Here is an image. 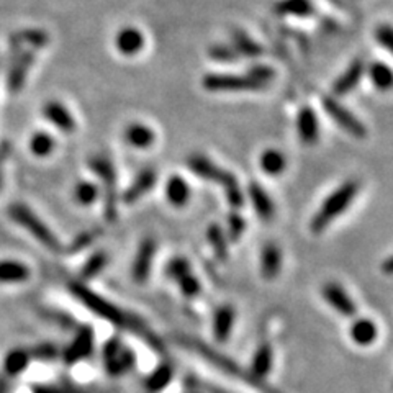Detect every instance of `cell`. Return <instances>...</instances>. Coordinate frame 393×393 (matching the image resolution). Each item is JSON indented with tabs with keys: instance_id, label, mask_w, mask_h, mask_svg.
<instances>
[{
	"instance_id": "1",
	"label": "cell",
	"mask_w": 393,
	"mask_h": 393,
	"mask_svg": "<svg viewBox=\"0 0 393 393\" xmlns=\"http://www.w3.org/2000/svg\"><path fill=\"white\" fill-rule=\"evenodd\" d=\"M69 290L72 295L78 298L84 306H87L92 313H96L97 316H101V318L107 320V322L125 326L126 329H130V331L138 334L139 338H143L146 342L151 340L152 333L149 331V328L138 318V316L125 313V311L120 310L119 306L110 304V302L105 300V298H102L101 295H97L96 292H92L90 288L85 287L84 283L71 282Z\"/></svg>"
},
{
	"instance_id": "2",
	"label": "cell",
	"mask_w": 393,
	"mask_h": 393,
	"mask_svg": "<svg viewBox=\"0 0 393 393\" xmlns=\"http://www.w3.org/2000/svg\"><path fill=\"white\" fill-rule=\"evenodd\" d=\"M179 344H182L185 347H189V349L197 352L200 358H203L205 360H209L210 364H213L216 369L223 370L225 374H228V376H233V377H239L243 382L247 383V385L257 388V390H261L262 393H280L272 388L270 385H268L264 381H261V378H257L252 376L251 372H243V369L239 367L238 364H234L232 359L225 358L223 354H220V352H216L215 349H211L207 344H203L202 341L195 340V338H189V336H179L177 338Z\"/></svg>"
},
{
	"instance_id": "3",
	"label": "cell",
	"mask_w": 393,
	"mask_h": 393,
	"mask_svg": "<svg viewBox=\"0 0 393 393\" xmlns=\"http://www.w3.org/2000/svg\"><path fill=\"white\" fill-rule=\"evenodd\" d=\"M360 185L358 180H347L342 185L334 191L326 200L323 202V205L320 207L318 213L311 218L310 228L313 233H322L326 229L329 225L333 223V220H336L338 216L344 213L349 209V205L354 202V198L358 197Z\"/></svg>"
},
{
	"instance_id": "4",
	"label": "cell",
	"mask_w": 393,
	"mask_h": 393,
	"mask_svg": "<svg viewBox=\"0 0 393 393\" xmlns=\"http://www.w3.org/2000/svg\"><path fill=\"white\" fill-rule=\"evenodd\" d=\"M8 49H10V66L7 72V87L10 94H18L24 89L26 76L35 62V49L25 48L17 33H13L8 40Z\"/></svg>"
},
{
	"instance_id": "5",
	"label": "cell",
	"mask_w": 393,
	"mask_h": 393,
	"mask_svg": "<svg viewBox=\"0 0 393 393\" xmlns=\"http://www.w3.org/2000/svg\"><path fill=\"white\" fill-rule=\"evenodd\" d=\"M8 213H10L12 218L15 220L20 227L28 229V232L33 234L43 246H46L49 251H61V243L60 239L56 238V234H54L28 207L21 205V203H15V205H12L10 209H8Z\"/></svg>"
},
{
	"instance_id": "6",
	"label": "cell",
	"mask_w": 393,
	"mask_h": 393,
	"mask_svg": "<svg viewBox=\"0 0 393 393\" xmlns=\"http://www.w3.org/2000/svg\"><path fill=\"white\" fill-rule=\"evenodd\" d=\"M89 166L90 169H92V173L103 182V191H105V210H103V215H105V218L110 221V223H114L116 216H119V210H116L119 197H116L115 192V167L112 164V161L105 156H94L92 159L89 161Z\"/></svg>"
},
{
	"instance_id": "7",
	"label": "cell",
	"mask_w": 393,
	"mask_h": 393,
	"mask_svg": "<svg viewBox=\"0 0 393 393\" xmlns=\"http://www.w3.org/2000/svg\"><path fill=\"white\" fill-rule=\"evenodd\" d=\"M103 365L110 376H123L133 370L137 364V356L133 349L126 347L119 338H112L103 346Z\"/></svg>"
},
{
	"instance_id": "8",
	"label": "cell",
	"mask_w": 393,
	"mask_h": 393,
	"mask_svg": "<svg viewBox=\"0 0 393 393\" xmlns=\"http://www.w3.org/2000/svg\"><path fill=\"white\" fill-rule=\"evenodd\" d=\"M203 87L211 92H233V90H259L264 89V85L250 74H209L203 78Z\"/></svg>"
},
{
	"instance_id": "9",
	"label": "cell",
	"mask_w": 393,
	"mask_h": 393,
	"mask_svg": "<svg viewBox=\"0 0 393 393\" xmlns=\"http://www.w3.org/2000/svg\"><path fill=\"white\" fill-rule=\"evenodd\" d=\"M187 166L198 177L220 184L223 189L229 184L236 182V177L232 173L221 169L220 166H216L213 161H210L209 157L203 155H192L187 159Z\"/></svg>"
},
{
	"instance_id": "10",
	"label": "cell",
	"mask_w": 393,
	"mask_h": 393,
	"mask_svg": "<svg viewBox=\"0 0 393 393\" xmlns=\"http://www.w3.org/2000/svg\"><path fill=\"white\" fill-rule=\"evenodd\" d=\"M323 108L324 112L331 116L333 121L336 125H340L346 133H349L351 137L354 138H365L367 137V131H365V126L360 123V121L356 119L354 115L351 114L347 108L340 105L334 98L331 97H323Z\"/></svg>"
},
{
	"instance_id": "11",
	"label": "cell",
	"mask_w": 393,
	"mask_h": 393,
	"mask_svg": "<svg viewBox=\"0 0 393 393\" xmlns=\"http://www.w3.org/2000/svg\"><path fill=\"white\" fill-rule=\"evenodd\" d=\"M322 295L324 300H326V304L331 306L333 310H336L340 315L354 316L358 313V306H356L354 300L347 295V292L340 286V283L336 282L324 283L322 288Z\"/></svg>"
},
{
	"instance_id": "12",
	"label": "cell",
	"mask_w": 393,
	"mask_h": 393,
	"mask_svg": "<svg viewBox=\"0 0 393 393\" xmlns=\"http://www.w3.org/2000/svg\"><path fill=\"white\" fill-rule=\"evenodd\" d=\"M92 351H94V331L92 328L82 326L78 329L74 341L67 346L62 358H64L66 364L72 365L79 363V360L89 358V356L92 354Z\"/></svg>"
},
{
	"instance_id": "13",
	"label": "cell",
	"mask_w": 393,
	"mask_h": 393,
	"mask_svg": "<svg viewBox=\"0 0 393 393\" xmlns=\"http://www.w3.org/2000/svg\"><path fill=\"white\" fill-rule=\"evenodd\" d=\"M156 254V241L152 238L143 239L141 245L138 247L137 256H134L133 268H131V275L137 283L146 282L152 268V259Z\"/></svg>"
},
{
	"instance_id": "14",
	"label": "cell",
	"mask_w": 393,
	"mask_h": 393,
	"mask_svg": "<svg viewBox=\"0 0 393 393\" xmlns=\"http://www.w3.org/2000/svg\"><path fill=\"white\" fill-rule=\"evenodd\" d=\"M43 115L49 123H53L56 128H60L62 133H74L76 120L67 108L61 102L51 101L46 102L43 107Z\"/></svg>"
},
{
	"instance_id": "15",
	"label": "cell",
	"mask_w": 393,
	"mask_h": 393,
	"mask_svg": "<svg viewBox=\"0 0 393 393\" xmlns=\"http://www.w3.org/2000/svg\"><path fill=\"white\" fill-rule=\"evenodd\" d=\"M297 131L298 138L305 144H315L320 138V123L318 116L310 107L302 108L297 116Z\"/></svg>"
},
{
	"instance_id": "16",
	"label": "cell",
	"mask_w": 393,
	"mask_h": 393,
	"mask_svg": "<svg viewBox=\"0 0 393 393\" xmlns=\"http://www.w3.org/2000/svg\"><path fill=\"white\" fill-rule=\"evenodd\" d=\"M157 180V174L156 171L152 169H144L137 175V179L133 180V184L126 189L123 193V202L125 203H134L141 198L144 193H148L155 187Z\"/></svg>"
},
{
	"instance_id": "17",
	"label": "cell",
	"mask_w": 393,
	"mask_h": 393,
	"mask_svg": "<svg viewBox=\"0 0 393 393\" xmlns=\"http://www.w3.org/2000/svg\"><path fill=\"white\" fill-rule=\"evenodd\" d=\"M282 269V252L275 245H265L261 251V274L268 280L277 279Z\"/></svg>"
},
{
	"instance_id": "18",
	"label": "cell",
	"mask_w": 393,
	"mask_h": 393,
	"mask_svg": "<svg viewBox=\"0 0 393 393\" xmlns=\"http://www.w3.org/2000/svg\"><path fill=\"white\" fill-rule=\"evenodd\" d=\"M116 49L125 56H134L144 46V36L137 28H123L115 38Z\"/></svg>"
},
{
	"instance_id": "19",
	"label": "cell",
	"mask_w": 393,
	"mask_h": 393,
	"mask_svg": "<svg viewBox=\"0 0 393 393\" xmlns=\"http://www.w3.org/2000/svg\"><path fill=\"white\" fill-rule=\"evenodd\" d=\"M247 192H250L251 203H252V207H254L257 216L262 220L272 218L275 207H274V202L270 200L269 193L265 192L257 182H252L250 185V189H247Z\"/></svg>"
},
{
	"instance_id": "20",
	"label": "cell",
	"mask_w": 393,
	"mask_h": 393,
	"mask_svg": "<svg viewBox=\"0 0 393 393\" xmlns=\"http://www.w3.org/2000/svg\"><path fill=\"white\" fill-rule=\"evenodd\" d=\"M234 310L232 305H223L215 311L213 318V334L215 340L218 342H225L232 334L234 324Z\"/></svg>"
},
{
	"instance_id": "21",
	"label": "cell",
	"mask_w": 393,
	"mask_h": 393,
	"mask_svg": "<svg viewBox=\"0 0 393 393\" xmlns=\"http://www.w3.org/2000/svg\"><path fill=\"white\" fill-rule=\"evenodd\" d=\"M364 74V64L360 61H354L352 64L341 74V78L333 84V92L336 96H346L352 89L360 82V78Z\"/></svg>"
},
{
	"instance_id": "22",
	"label": "cell",
	"mask_w": 393,
	"mask_h": 393,
	"mask_svg": "<svg viewBox=\"0 0 393 393\" xmlns=\"http://www.w3.org/2000/svg\"><path fill=\"white\" fill-rule=\"evenodd\" d=\"M155 139H156L155 131L143 123H133L126 126L125 130V141L133 148L148 149L152 146Z\"/></svg>"
},
{
	"instance_id": "23",
	"label": "cell",
	"mask_w": 393,
	"mask_h": 393,
	"mask_svg": "<svg viewBox=\"0 0 393 393\" xmlns=\"http://www.w3.org/2000/svg\"><path fill=\"white\" fill-rule=\"evenodd\" d=\"M274 364V351L270 344L264 342L257 347L254 352V358H252L251 363V374L261 381H264V377L269 376V372L272 370Z\"/></svg>"
},
{
	"instance_id": "24",
	"label": "cell",
	"mask_w": 393,
	"mask_h": 393,
	"mask_svg": "<svg viewBox=\"0 0 393 393\" xmlns=\"http://www.w3.org/2000/svg\"><path fill=\"white\" fill-rule=\"evenodd\" d=\"M167 202L174 207H184L191 200V187L180 175H173L166 184Z\"/></svg>"
},
{
	"instance_id": "25",
	"label": "cell",
	"mask_w": 393,
	"mask_h": 393,
	"mask_svg": "<svg viewBox=\"0 0 393 393\" xmlns=\"http://www.w3.org/2000/svg\"><path fill=\"white\" fill-rule=\"evenodd\" d=\"M351 340L359 346H370L377 340L378 329L372 320L360 318L358 322L352 323L351 326Z\"/></svg>"
},
{
	"instance_id": "26",
	"label": "cell",
	"mask_w": 393,
	"mask_h": 393,
	"mask_svg": "<svg viewBox=\"0 0 393 393\" xmlns=\"http://www.w3.org/2000/svg\"><path fill=\"white\" fill-rule=\"evenodd\" d=\"M174 378V367L171 364H159L157 367L149 374L146 378V390H149L151 393H157L169 385Z\"/></svg>"
},
{
	"instance_id": "27",
	"label": "cell",
	"mask_w": 393,
	"mask_h": 393,
	"mask_svg": "<svg viewBox=\"0 0 393 393\" xmlns=\"http://www.w3.org/2000/svg\"><path fill=\"white\" fill-rule=\"evenodd\" d=\"M259 164L261 169L264 171V174L275 177V175H280L286 171L287 159L283 156V152H280L279 149H265L261 155Z\"/></svg>"
},
{
	"instance_id": "28",
	"label": "cell",
	"mask_w": 393,
	"mask_h": 393,
	"mask_svg": "<svg viewBox=\"0 0 393 393\" xmlns=\"http://www.w3.org/2000/svg\"><path fill=\"white\" fill-rule=\"evenodd\" d=\"M30 279V269L17 261L0 262V282H25Z\"/></svg>"
},
{
	"instance_id": "29",
	"label": "cell",
	"mask_w": 393,
	"mask_h": 393,
	"mask_svg": "<svg viewBox=\"0 0 393 393\" xmlns=\"http://www.w3.org/2000/svg\"><path fill=\"white\" fill-rule=\"evenodd\" d=\"M275 12L283 17H308L313 13V6L310 0H280L275 6Z\"/></svg>"
},
{
	"instance_id": "30",
	"label": "cell",
	"mask_w": 393,
	"mask_h": 393,
	"mask_svg": "<svg viewBox=\"0 0 393 393\" xmlns=\"http://www.w3.org/2000/svg\"><path fill=\"white\" fill-rule=\"evenodd\" d=\"M370 79H372L374 85L381 90H390L393 89V71L383 62H374L369 69Z\"/></svg>"
},
{
	"instance_id": "31",
	"label": "cell",
	"mask_w": 393,
	"mask_h": 393,
	"mask_svg": "<svg viewBox=\"0 0 393 393\" xmlns=\"http://www.w3.org/2000/svg\"><path fill=\"white\" fill-rule=\"evenodd\" d=\"M207 239H209L210 246L213 247L215 256L218 259L225 261L228 257V239L225 236L223 229H221L218 225H211L207 232Z\"/></svg>"
},
{
	"instance_id": "32",
	"label": "cell",
	"mask_w": 393,
	"mask_h": 393,
	"mask_svg": "<svg viewBox=\"0 0 393 393\" xmlns=\"http://www.w3.org/2000/svg\"><path fill=\"white\" fill-rule=\"evenodd\" d=\"M20 42L31 49H43L49 43V35L44 30L40 28H28L17 31Z\"/></svg>"
},
{
	"instance_id": "33",
	"label": "cell",
	"mask_w": 393,
	"mask_h": 393,
	"mask_svg": "<svg viewBox=\"0 0 393 393\" xmlns=\"http://www.w3.org/2000/svg\"><path fill=\"white\" fill-rule=\"evenodd\" d=\"M30 352L25 349H15L6 358V370L8 376H18L28 367L30 364Z\"/></svg>"
},
{
	"instance_id": "34",
	"label": "cell",
	"mask_w": 393,
	"mask_h": 393,
	"mask_svg": "<svg viewBox=\"0 0 393 393\" xmlns=\"http://www.w3.org/2000/svg\"><path fill=\"white\" fill-rule=\"evenodd\" d=\"M234 38V51L236 54H245V56L256 58L262 54V49L259 44H257L254 40H251L245 31H234L233 33Z\"/></svg>"
},
{
	"instance_id": "35",
	"label": "cell",
	"mask_w": 393,
	"mask_h": 393,
	"mask_svg": "<svg viewBox=\"0 0 393 393\" xmlns=\"http://www.w3.org/2000/svg\"><path fill=\"white\" fill-rule=\"evenodd\" d=\"M107 261H108V256L105 254V252H102V251L94 252V254L87 259V262L84 264L82 270H80V275H82V279L90 280V279L96 277V275L101 274L103 268L107 265Z\"/></svg>"
},
{
	"instance_id": "36",
	"label": "cell",
	"mask_w": 393,
	"mask_h": 393,
	"mask_svg": "<svg viewBox=\"0 0 393 393\" xmlns=\"http://www.w3.org/2000/svg\"><path fill=\"white\" fill-rule=\"evenodd\" d=\"M54 144H56V141H54V138L49 137L48 133H36L30 139L31 152L40 157L48 156L54 149Z\"/></svg>"
},
{
	"instance_id": "37",
	"label": "cell",
	"mask_w": 393,
	"mask_h": 393,
	"mask_svg": "<svg viewBox=\"0 0 393 393\" xmlns=\"http://www.w3.org/2000/svg\"><path fill=\"white\" fill-rule=\"evenodd\" d=\"M191 272H192V268L185 257H174V259H171L166 265L167 279H171L173 282H179L180 279L185 277V275Z\"/></svg>"
},
{
	"instance_id": "38",
	"label": "cell",
	"mask_w": 393,
	"mask_h": 393,
	"mask_svg": "<svg viewBox=\"0 0 393 393\" xmlns=\"http://www.w3.org/2000/svg\"><path fill=\"white\" fill-rule=\"evenodd\" d=\"M97 197H98V187L92 182L79 184L74 191L76 202H79L80 205H90V203L97 200Z\"/></svg>"
},
{
	"instance_id": "39",
	"label": "cell",
	"mask_w": 393,
	"mask_h": 393,
	"mask_svg": "<svg viewBox=\"0 0 393 393\" xmlns=\"http://www.w3.org/2000/svg\"><path fill=\"white\" fill-rule=\"evenodd\" d=\"M175 283H177L180 293H182V295L187 297V298L197 297L202 290L200 280H198L192 272L187 274L185 277H182L179 280V282H175Z\"/></svg>"
},
{
	"instance_id": "40",
	"label": "cell",
	"mask_w": 393,
	"mask_h": 393,
	"mask_svg": "<svg viewBox=\"0 0 393 393\" xmlns=\"http://www.w3.org/2000/svg\"><path fill=\"white\" fill-rule=\"evenodd\" d=\"M245 229H246L245 218H243V216L239 213H236V211H233V213L228 216L229 239H233V241H238V239L243 236V233H245Z\"/></svg>"
},
{
	"instance_id": "41",
	"label": "cell",
	"mask_w": 393,
	"mask_h": 393,
	"mask_svg": "<svg viewBox=\"0 0 393 393\" xmlns=\"http://www.w3.org/2000/svg\"><path fill=\"white\" fill-rule=\"evenodd\" d=\"M98 233H101V232H97V229H92V232H85L82 234H79V236L71 243L69 251L71 252H78V251L85 250V247H87L89 245H92V243L96 241L97 236H98Z\"/></svg>"
},
{
	"instance_id": "42",
	"label": "cell",
	"mask_w": 393,
	"mask_h": 393,
	"mask_svg": "<svg viewBox=\"0 0 393 393\" xmlns=\"http://www.w3.org/2000/svg\"><path fill=\"white\" fill-rule=\"evenodd\" d=\"M58 347L53 346V344H48V342H43V344H38L35 347L33 351L30 352L31 358H36V359H42V360H53L58 358Z\"/></svg>"
},
{
	"instance_id": "43",
	"label": "cell",
	"mask_w": 393,
	"mask_h": 393,
	"mask_svg": "<svg viewBox=\"0 0 393 393\" xmlns=\"http://www.w3.org/2000/svg\"><path fill=\"white\" fill-rule=\"evenodd\" d=\"M225 193H227V200L233 209H241L243 203H245V197H243V192L241 189H239L238 180L236 182L227 185V187H225Z\"/></svg>"
},
{
	"instance_id": "44",
	"label": "cell",
	"mask_w": 393,
	"mask_h": 393,
	"mask_svg": "<svg viewBox=\"0 0 393 393\" xmlns=\"http://www.w3.org/2000/svg\"><path fill=\"white\" fill-rule=\"evenodd\" d=\"M187 387H191L193 392H198V393H202V392H205V393H229L227 390H223V388L211 385V383L202 382L200 378H195V377L187 378Z\"/></svg>"
},
{
	"instance_id": "45",
	"label": "cell",
	"mask_w": 393,
	"mask_h": 393,
	"mask_svg": "<svg viewBox=\"0 0 393 393\" xmlns=\"http://www.w3.org/2000/svg\"><path fill=\"white\" fill-rule=\"evenodd\" d=\"M376 36H377V42L393 54V28H392V26L390 25H382L381 28L377 30Z\"/></svg>"
},
{
	"instance_id": "46",
	"label": "cell",
	"mask_w": 393,
	"mask_h": 393,
	"mask_svg": "<svg viewBox=\"0 0 393 393\" xmlns=\"http://www.w3.org/2000/svg\"><path fill=\"white\" fill-rule=\"evenodd\" d=\"M210 56L215 58V60L218 61H233L236 60L238 54L234 49L232 48H227V46H215L213 49L210 51Z\"/></svg>"
},
{
	"instance_id": "47",
	"label": "cell",
	"mask_w": 393,
	"mask_h": 393,
	"mask_svg": "<svg viewBox=\"0 0 393 393\" xmlns=\"http://www.w3.org/2000/svg\"><path fill=\"white\" fill-rule=\"evenodd\" d=\"M33 393H85L72 387H51V385H35Z\"/></svg>"
},
{
	"instance_id": "48",
	"label": "cell",
	"mask_w": 393,
	"mask_h": 393,
	"mask_svg": "<svg viewBox=\"0 0 393 393\" xmlns=\"http://www.w3.org/2000/svg\"><path fill=\"white\" fill-rule=\"evenodd\" d=\"M49 318H51L53 322L60 323L61 326H66V328L74 326V320H72L69 315L60 313V311H51V313H49Z\"/></svg>"
},
{
	"instance_id": "49",
	"label": "cell",
	"mask_w": 393,
	"mask_h": 393,
	"mask_svg": "<svg viewBox=\"0 0 393 393\" xmlns=\"http://www.w3.org/2000/svg\"><path fill=\"white\" fill-rule=\"evenodd\" d=\"M382 270H383V272H385V274H388V275H393V256L387 257V259L383 261Z\"/></svg>"
},
{
	"instance_id": "50",
	"label": "cell",
	"mask_w": 393,
	"mask_h": 393,
	"mask_svg": "<svg viewBox=\"0 0 393 393\" xmlns=\"http://www.w3.org/2000/svg\"><path fill=\"white\" fill-rule=\"evenodd\" d=\"M0 393H8V383L6 378H0Z\"/></svg>"
},
{
	"instance_id": "51",
	"label": "cell",
	"mask_w": 393,
	"mask_h": 393,
	"mask_svg": "<svg viewBox=\"0 0 393 393\" xmlns=\"http://www.w3.org/2000/svg\"><path fill=\"white\" fill-rule=\"evenodd\" d=\"M0 187H2V175H0Z\"/></svg>"
},
{
	"instance_id": "52",
	"label": "cell",
	"mask_w": 393,
	"mask_h": 393,
	"mask_svg": "<svg viewBox=\"0 0 393 393\" xmlns=\"http://www.w3.org/2000/svg\"><path fill=\"white\" fill-rule=\"evenodd\" d=\"M191 393H198V392H191Z\"/></svg>"
}]
</instances>
